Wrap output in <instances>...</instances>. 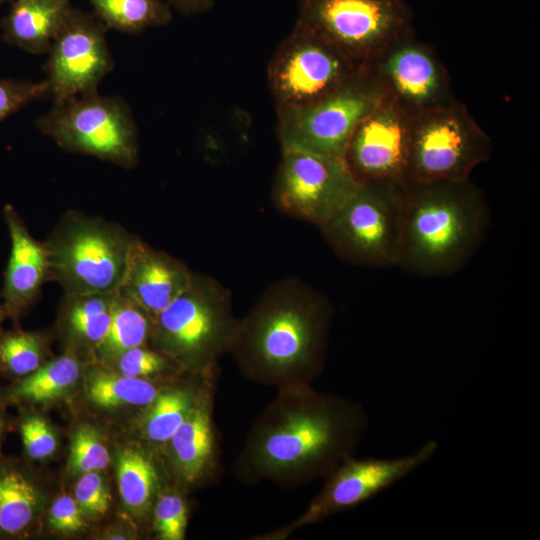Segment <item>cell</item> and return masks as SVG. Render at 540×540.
I'll list each match as a JSON object with an SVG mask.
<instances>
[{
  "label": "cell",
  "instance_id": "cell-1",
  "mask_svg": "<svg viewBox=\"0 0 540 540\" xmlns=\"http://www.w3.org/2000/svg\"><path fill=\"white\" fill-rule=\"evenodd\" d=\"M369 426L362 405L312 385L278 389L234 465L246 483L298 485L326 478L354 456Z\"/></svg>",
  "mask_w": 540,
  "mask_h": 540
},
{
  "label": "cell",
  "instance_id": "cell-2",
  "mask_svg": "<svg viewBox=\"0 0 540 540\" xmlns=\"http://www.w3.org/2000/svg\"><path fill=\"white\" fill-rule=\"evenodd\" d=\"M332 318L324 295L298 278L280 279L238 318L228 353L253 382L312 385L325 366Z\"/></svg>",
  "mask_w": 540,
  "mask_h": 540
},
{
  "label": "cell",
  "instance_id": "cell-3",
  "mask_svg": "<svg viewBox=\"0 0 540 540\" xmlns=\"http://www.w3.org/2000/svg\"><path fill=\"white\" fill-rule=\"evenodd\" d=\"M489 217L487 203L470 179L408 181L397 265L420 276L456 273L480 246Z\"/></svg>",
  "mask_w": 540,
  "mask_h": 540
},
{
  "label": "cell",
  "instance_id": "cell-4",
  "mask_svg": "<svg viewBox=\"0 0 540 540\" xmlns=\"http://www.w3.org/2000/svg\"><path fill=\"white\" fill-rule=\"evenodd\" d=\"M237 320L230 291L215 278L194 273L189 286L155 316L149 344L192 375H214L229 352Z\"/></svg>",
  "mask_w": 540,
  "mask_h": 540
},
{
  "label": "cell",
  "instance_id": "cell-5",
  "mask_svg": "<svg viewBox=\"0 0 540 540\" xmlns=\"http://www.w3.org/2000/svg\"><path fill=\"white\" fill-rule=\"evenodd\" d=\"M135 238L116 222L69 210L44 241L48 280L69 294L116 292Z\"/></svg>",
  "mask_w": 540,
  "mask_h": 540
},
{
  "label": "cell",
  "instance_id": "cell-6",
  "mask_svg": "<svg viewBox=\"0 0 540 540\" xmlns=\"http://www.w3.org/2000/svg\"><path fill=\"white\" fill-rule=\"evenodd\" d=\"M407 182H360L341 209L319 228L341 259L365 267L397 265Z\"/></svg>",
  "mask_w": 540,
  "mask_h": 540
},
{
  "label": "cell",
  "instance_id": "cell-7",
  "mask_svg": "<svg viewBox=\"0 0 540 540\" xmlns=\"http://www.w3.org/2000/svg\"><path fill=\"white\" fill-rule=\"evenodd\" d=\"M36 127L61 148L132 168L138 162L137 129L126 103L97 91L54 102Z\"/></svg>",
  "mask_w": 540,
  "mask_h": 540
},
{
  "label": "cell",
  "instance_id": "cell-8",
  "mask_svg": "<svg viewBox=\"0 0 540 540\" xmlns=\"http://www.w3.org/2000/svg\"><path fill=\"white\" fill-rule=\"evenodd\" d=\"M491 140L467 108L452 98L414 114L407 180L469 179L487 161Z\"/></svg>",
  "mask_w": 540,
  "mask_h": 540
},
{
  "label": "cell",
  "instance_id": "cell-9",
  "mask_svg": "<svg viewBox=\"0 0 540 540\" xmlns=\"http://www.w3.org/2000/svg\"><path fill=\"white\" fill-rule=\"evenodd\" d=\"M384 93V87L367 64L343 85L303 106L278 110L282 149H298L343 158L361 120Z\"/></svg>",
  "mask_w": 540,
  "mask_h": 540
},
{
  "label": "cell",
  "instance_id": "cell-10",
  "mask_svg": "<svg viewBox=\"0 0 540 540\" xmlns=\"http://www.w3.org/2000/svg\"><path fill=\"white\" fill-rule=\"evenodd\" d=\"M298 21L360 65L414 33L408 0H297Z\"/></svg>",
  "mask_w": 540,
  "mask_h": 540
},
{
  "label": "cell",
  "instance_id": "cell-11",
  "mask_svg": "<svg viewBox=\"0 0 540 540\" xmlns=\"http://www.w3.org/2000/svg\"><path fill=\"white\" fill-rule=\"evenodd\" d=\"M363 66L297 20L269 62L268 83L277 109L303 106L333 92Z\"/></svg>",
  "mask_w": 540,
  "mask_h": 540
},
{
  "label": "cell",
  "instance_id": "cell-12",
  "mask_svg": "<svg viewBox=\"0 0 540 540\" xmlns=\"http://www.w3.org/2000/svg\"><path fill=\"white\" fill-rule=\"evenodd\" d=\"M359 184L343 158L282 149L272 197L280 211L320 228Z\"/></svg>",
  "mask_w": 540,
  "mask_h": 540
},
{
  "label": "cell",
  "instance_id": "cell-13",
  "mask_svg": "<svg viewBox=\"0 0 540 540\" xmlns=\"http://www.w3.org/2000/svg\"><path fill=\"white\" fill-rule=\"evenodd\" d=\"M437 450V442L431 440L402 457L355 459L353 456L326 477L323 488L299 517L253 539L284 540L300 528L354 508L425 464Z\"/></svg>",
  "mask_w": 540,
  "mask_h": 540
},
{
  "label": "cell",
  "instance_id": "cell-14",
  "mask_svg": "<svg viewBox=\"0 0 540 540\" xmlns=\"http://www.w3.org/2000/svg\"><path fill=\"white\" fill-rule=\"evenodd\" d=\"M107 29L95 14L72 8L48 51L45 71L53 102L97 91L114 67Z\"/></svg>",
  "mask_w": 540,
  "mask_h": 540
},
{
  "label": "cell",
  "instance_id": "cell-15",
  "mask_svg": "<svg viewBox=\"0 0 540 540\" xmlns=\"http://www.w3.org/2000/svg\"><path fill=\"white\" fill-rule=\"evenodd\" d=\"M414 113L385 91L356 127L344 159L359 182H405Z\"/></svg>",
  "mask_w": 540,
  "mask_h": 540
},
{
  "label": "cell",
  "instance_id": "cell-16",
  "mask_svg": "<svg viewBox=\"0 0 540 540\" xmlns=\"http://www.w3.org/2000/svg\"><path fill=\"white\" fill-rule=\"evenodd\" d=\"M368 65L385 91L414 114L454 98L443 63L414 33L393 42Z\"/></svg>",
  "mask_w": 540,
  "mask_h": 540
},
{
  "label": "cell",
  "instance_id": "cell-17",
  "mask_svg": "<svg viewBox=\"0 0 540 540\" xmlns=\"http://www.w3.org/2000/svg\"><path fill=\"white\" fill-rule=\"evenodd\" d=\"M193 274L181 260L136 237L117 292L155 317L189 286Z\"/></svg>",
  "mask_w": 540,
  "mask_h": 540
},
{
  "label": "cell",
  "instance_id": "cell-18",
  "mask_svg": "<svg viewBox=\"0 0 540 540\" xmlns=\"http://www.w3.org/2000/svg\"><path fill=\"white\" fill-rule=\"evenodd\" d=\"M11 247L0 293L6 316L20 318L38 299L48 280V256L44 241L35 239L15 208H3Z\"/></svg>",
  "mask_w": 540,
  "mask_h": 540
},
{
  "label": "cell",
  "instance_id": "cell-19",
  "mask_svg": "<svg viewBox=\"0 0 540 540\" xmlns=\"http://www.w3.org/2000/svg\"><path fill=\"white\" fill-rule=\"evenodd\" d=\"M214 392L215 384L206 389L166 444L175 474L185 485L213 480L217 474L219 454L213 416Z\"/></svg>",
  "mask_w": 540,
  "mask_h": 540
},
{
  "label": "cell",
  "instance_id": "cell-20",
  "mask_svg": "<svg viewBox=\"0 0 540 540\" xmlns=\"http://www.w3.org/2000/svg\"><path fill=\"white\" fill-rule=\"evenodd\" d=\"M72 8L70 0H12L2 39L28 53H48Z\"/></svg>",
  "mask_w": 540,
  "mask_h": 540
},
{
  "label": "cell",
  "instance_id": "cell-21",
  "mask_svg": "<svg viewBox=\"0 0 540 540\" xmlns=\"http://www.w3.org/2000/svg\"><path fill=\"white\" fill-rule=\"evenodd\" d=\"M116 292L64 293L59 322L71 345L69 352L74 353L76 347H86L95 352L108 332Z\"/></svg>",
  "mask_w": 540,
  "mask_h": 540
},
{
  "label": "cell",
  "instance_id": "cell-22",
  "mask_svg": "<svg viewBox=\"0 0 540 540\" xmlns=\"http://www.w3.org/2000/svg\"><path fill=\"white\" fill-rule=\"evenodd\" d=\"M216 376L200 375L188 385L164 387L145 408L142 419L145 439L152 444L166 445L206 389L215 384Z\"/></svg>",
  "mask_w": 540,
  "mask_h": 540
},
{
  "label": "cell",
  "instance_id": "cell-23",
  "mask_svg": "<svg viewBox=\"0 0 540 540\" xmlns=\"http://www.w3.org/2000/svg\"><path fill=\"white\" fill-rule=\"evenodd\" d=\"M42 504V494L27 473L12 463L0 462V537L24 535Z\"/></svg>",
  "mask_w": 540,
  "mask_h": 540
},
{
  "label": "cell",
  "instance_id": "cell-24",
  "mask_svg": "<svg viewBox=\"0 0 540 540\" xmlns=\"http://www.w3.org/2000/svg\"><path fill=\"white\" fill-rule=\"evenodd\" d=\"M117 480L123 504L131 513L142 516L153 508L159 494L160 479L153 459L134 447L117 456Z\"/></svg>",
  "mask_w": 540,
  "mask_h": 540
},
{
  "label": "cell",
  "instance_id": "cell-25",
  "mask_svg": "<svg viewBox=\"0 0 540 540\" xmlns=\"http://www.w3.org/2000/svg\"><path fill=\"white\" fill-rule=\"evenodd\" d=\"M155 317L116 292L108 332L95 350L109 363L128 349L149 344Z\"/></svg>",
  "mask_w": 540,
  "mask_h": 540
},
{
  "label": "cell",
  "instance_id": "cell-26",
  "mask_svg": "<svg viewBox=\"0 0 540 540\" xmlns=\"http://www.w3.org/2000/svg\"><path fill=\"white\" fill-rule=\"evenodd\" d=\"M159 379L136 378L98 368L89 373L88 399L101 408L149 406L164 388Z\"/></svg>",
  "mask_w": 540,
  "mask_h": 540
},
{
  "label": "cell",
  "instance_id": "cell-27",
  "mask_svg": "<svg viewBox=\"0 0 540 540\" xmlns=\"http://www.w3.org/2000/svg\"><path fill=\"white\" fill-rule=\"evenodd\" d=\"M80 372L79 358L67 351L20 379L8 391V396L12 400L33 403L52 401L66 393L77 382Z\"/></svg>",
  "mask_w": 540,
  "mask_h": 540
},
{
  "label": "cell",
  "instance_id": "cell-28",
  "mask_svg": "<svg viewBox=\"0 0 540 540\" xmlns=\"http://www.w3.org/2000/svg\"><path fill=\"white\" fill-rule=\"evenodd\" d=\"M94 14L106 25L123 33L138 34L167 25L172 8L166 0H89Z\"/></svg>",
  "mask_w": 540,
  "mask_h": 540
},
{
  "label": "cell",
  "instance_id": "cell-29",
  "mask_svg": "<svg viewBox=\"0 0 540 540\" xmlns=\"http://www.w3.org/2000/svg\"><path fill=\"white\" fill-rule=\"evenodd\" d=\"M46 351V337L39 332H0V371L22 379L45 363Z\"/></svg>",
  "mask_w": 540,
  "mask_h": 540
},
{
  "label": "cell",
  "instance_id": "cell-30",
  "mask_svg": "<svg viewBox=\"0 0 540 540\" xmlns=\"http://www.w3.org/2000/svg\"><path fill=\"white\" fill-rule=\"evenodd\" d=\"M109 363L117 372L136 378L160 379L170 372L183 371L171 357L150 344L128 349Z\"/></svg>",
  "mask_w": 540,
  "mask_h": 540
},
{
  "label": "cell",
  "instance_id": "cell-31",
  "mask_svg": "<svg viewBox=\"0 0 540 540\" xmlns=\"http://www.w3.org/2000/svg\"><path fill=\"white\" fill-rule=\"evenodd\" d=\"M110 463V454L100 432L91 425L78 427L72 437L68 469L73 474L102 471Z\"/></svg>",
  "mask_w": 540,
  "mask_h": 540
},
{
  "label": "cell",
  "instance_id": "cell-32",
  "mask_svg": "<svg viewBox=\"0 0 540 540\" xmlns=\"http://www.w3.org/2000/svg\"><path fill=\"white\" fill-rule=\"evenodd\" d=\"M153 530L161 540H183L188 509L182 494L175 490L159 493L153 505Z\"/></svg>",
  "mask_w": 540,
  "mask_h": 540
},
{
  "label": "cell",
  "instance_id": "cell-33",
  "mask_svg": "<svg viewBox=\"0 0 540 540\" xmlns=\"http://www.w3.org/2000/svg\"><path fill=\"white\" fill-rule=\"evenodd\" d=\"M49 95L45 80L31 81L0 78V122L34 100Z\"/></svg>",
  "mask_w": 540,
  "mask_h": 540
},
{
  "label": "cell",
  "instance_id": "cell-34",
  "mask_svg": "<svg viewBox=\"0 0 540 540\" xmlns=\"http://www.w3.org/2000/svg\"><path fill=\"white\" fill-rule=\"evenodd\" d=\"M74 498L87 517H100L110 507L111 496L99 471L81 474L74 488Z\"/></svg>",
  "mask_w": 540,
  "mask_h": 540
},
{
  "label": "cell",
  "instance_id": "cell-35",
  "mask_svg": "<svg viewBox=\"0 0 540 540\" xmlns=\"http://www.w3.org/2000/svg\"><path fill=\"white\" fill-rule=\"evenodd\" d=\"M26 454L34 460L51 456L57 448V438L51 426L40 416L25 417L19 426Z\"/></svg>",
  "mask_w": 540,
  "mask_h": 540
},
{
  "label": "cell",
  "instance_id": "cell-36",
  "mask_svg": "<svg viewBox=\"0 0 540 540\" xmlns=\"http://www.w3.org/2000/svg\"><path fill=\"white\" fill-rule=\"evenodd\" d=\"M48 522L51 528L63 533L78 532L84 527V514L75 498L69 495L58 497L52 504Z\"/></svg>",
  "mask_w": 540,
  "mask_h": 540
},
{
  "label": "cell",
  "instance_id": "cell-37",
  "mask_svg": "<svg viewBox=\"0 0 540 540\" xmlns=\"http://www.w3.org/2000/svg\"><path fill=\"white\" fill-rule=\"evenodd\" d=\"M178 12L185 15L204 13L210 10L214 0H166Z\"/></svg>",
  "mask_w": 540,
  "mask_h": 540
},
{
  "label": "cell",
  "instance_id": "cell-38",
  "mask_svg": "<svg viewBox=\"0 0 540 540\" xmlns=\"http://www.w3.org/2000/svg\"><path fill=\"white\" fill-rule=\"evenodd\" d=\"M6 430V421L4 419V416L0 412V444L3 439L4 432Z\"/></svg>",
  "mask_w": 540,
  "mask_h": 540
},
{
  "label": "cell",
  "instance_id": "cell-39",
  "mask_svg": "<svg viewBox=\"0 0 540 540\" xmlns=\"http://www.w3.org/2000/svg\"><path fill=\"white\" fill-rule=\"evenodd\" d=\"M5 317H6V313H5L4 307H3L2 302H1V298H0V327H1L2 321L5 319Z\"/></svg>",
  "mask_w": 540,
  "mask_h": 540
},
{
  "label": "cell",
  "instance_id": "cell-40",
  "mask_svg": "<svg viewBox=\"0 0 540 540\" xmlns=\"http://www.w3.org/2000/svg\"><path fill=\"white\" fill-rule=\"evenodd\" d=\"M6 1H12V0H0V5Z\"/></svg>",
  "mask_w": 540,
  "mask_h": 540
}]
</instances>
